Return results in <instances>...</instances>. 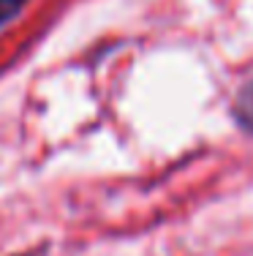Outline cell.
I'll use <instances>...</instances> for the list:
<instances>
[{
    "label": "cell",
    "mask_w": 253,
    "mask_h": 256,
    "mask_svg": "<svg viewBox=\"0 0 253 256\" xmlns=\"http://www.w3.org/2000/svg\"><path fill=\"white\" fill-rule=\"evenodd\" d=\"M234 118H237V123L245 128L248 134H253V79L243 84V90H240L237 101H234Z\"/></svg>",
    "instance_id": "6da1fadb"
},
{
    "label": "cell",
    "mask_w": 253,
    "mask_h": 256,
    "mask_svg": "<svg viewBox=\"0 0 253 256\" xmlns=\"http://www.w3.org/2000/svg\"><path fill=\"white\" fill-rule=\"evenodd\" d=\"M25 3L27 0H0V25L14 20V16L25 8Z\"/></svg>",
    "instance_id": "7a4b0ae2"
}]
</instances>
